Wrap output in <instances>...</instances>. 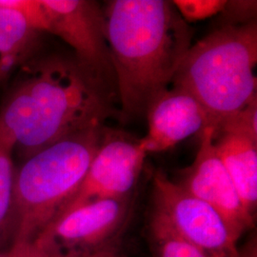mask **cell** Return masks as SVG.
<instances>
[{
	"mask_svg": "<svg viewBox=\"0 0 257 257\" xmlns=\"http://www.w3.org/2000/svg\"><path fill=\"white\" fill-rule=\"evenodd\" d=\"M0 106V141L23 160L56 142L104 126L113 95L74 58L34 56L11 78Z\"/></svg>",
	"mask_w": 257,
	"mask_h": 257,
	"instance_id": "1",
	"label": "cell"
},
{
	"mask_svg": "<svg viewBox=\"0 0 257 257\" xmlns=\"http://www.w3.org/2000/svg\"><path fill=\"white\" fill-rule=\"evenodd\" d=\"M103 12L121 112L145 115L172 85L193 30L166 0H113Z\"/></svg>",
	"mask_w": 257,
	"mask_h": 257,
	"instance_id": "2",
	"label": "cell"
},
{
	"mask_svg": "<svg viewBox=\"0 0 257 257\" xmlns=\"http://www.w3.org/2000/svg\"><path fill=\"white\" fill-rule=\"evenodd\" d=\"M256 21L225 24L193 44L172 86L201 104L214 135L221 125L256 100Z\"/></svg>",
	"mask_w": 257,
	"mask_h": 257,
	"instance_id": "3",
	"label": "cell"
},
{
	"mask_svg": "<svg viewBox=\"0 0 257 257\" xmlns=\"http://www.w3.org/2000/svg\"><path fill=\"white\" fill-rule=\"evenodd\" d=\"M104 128L94 127L62 139L16 169L14 250L26 254L39 234L60 215L82 183Z\"/></svg>",
	"mask_w": 257,
	"mask_h": 257,
	"instance_id": "4",
	"label": "cell"
},
{
	"mask_svg": "<svg viewBox=\"0 0 257 257\" xmlns=\"http://www.w3.org/2000/svg\"><path fill=\"white\" fill-rule=\"evenodd\" d=\"M132 211V196L86 204L52 222L29 247L28 257L116 254Z\"/></svg>",
	"mask_w": 257,
	"mask_h": 257,
	"instance_id": "5",
	"label": "cell"
},
{
	"mask_svg": "<svg viewBox=\"0 0 257 257\" xmlns=\"http://www.w3.org/2000/svg\"><path fill=\"white\" fill-rule=\"evenodd\" d=\"M49 31L74 50L78 64L113 96L115 78L107 40L104 12L96 1L41 0Z\"/></svg>",
	"mask_w": 257,
	"mask_h": 257,
	"instance_id": "6",
	"label": "cell"
},
{
	"mask_svg": "<svg viewBox=\"0 0 257 257\" xmlns=\"http://www.w3.org/2000/svg\"><path fill=\"white\" fill-rule=\"evenodd\" d=\"M152 211L206 256L240 257L237 240L220 215L162 172L153 178Z\"/></svg>",
	"mask_w": 257,
	"mask_h": 257,
	"instance_id": "7",
	"label": "cell"
},
{
	"mask_svg": "<svg viewBox=\"0 0 257 257\" xmlns=\"http://www.w3.org/2000/svg\"><path fill=\"white\" fill-rule=\"evenodd\" d=\"M146 156L140 139L104 128L82 183L58 217L89 203L131 197Z\"/></svg>",
	"mask_w": 257,
	"mask_h": 257,
	"instance_id": "8",
	"label": "cell"
},
{
	"mask_svg": "<svg viewBox=\"0 0 257 257\" xmlns=\"http://www.w3.org/2000/svg\"><path fill=\"white\" fill-rule=\"evenodd\" d=\"M214 137L211 127L203 130L195 158L192 165L182 172L178 184L216 211L238 241L253 226V217L244 209L230 175L215 151Z\"/></svg>",
	"mask_w": 257,
	"mask_h": 257,
	"instance_id": "9",
	"label": "cell"
},
{
	"mask_svg": "<svg viewBox=\"0 0 257 257\" xmlns=\"http://www.w3.org/2000/svg\"><path fill=\"white\" fill-rule=\"evenodd\" d=\"M147 135L140 139L146 153H159L209 127L201 104L191 93L173 87L160 93L145 113Z\"/></svg>",
	"mask_w": 257,
	"mask_h": 257,
	"instance_id": "10",
	"label": "cell"
},
{
	"mask_svg": "<svg viewBox=\"0 0 257 257\" xmlns=\"http://www.w3.org/2000/svg\"><path fill=\"white\" fill-rule=\"evenodd\" d=\"M214 148L244 209L253 217L257 202V140L234 132L214 137Z\"/></svg>",
	"mask_w": 257,
	"mask_h": 257,
	"instance_id": "11",
	"label": "cell"
},
{
	"mask_svg": "<svg viewBox=\"0 0 257 257\" xmlns=\"http://www.w3.org/2000/svg\"><path fill=\"white\" fill-rule=\"evenodd\" d=\"M39 35L17 12L0 7V86L38 55Z\"/></svg>",
	"mask_w": 257,
	"mask_h": 257,
	"instance_id": "12",
	"label": "cell"
},
{
	"mask_svg": "<svg viewBox=\"0 0 257 257\" xmlns=\"http://www.w3.org/2000/svg\"><path fill=\"white\" fill-rule=\"evenodd\" d=\"M14 149L0 141V254L14 250L16 223L14 216Z\"/></svg>",
	"mask_w": 257,
	"mask_h": 257,
	"instance_id": "13",
	"label": "cell"
},
{
	"mask_svg": "<svg viewBox=\"0 0 257 257\" xmlns=\"http://www.w3.org/2000/svg\"><path fill=\"white\" fill-rule=\"evenodd\" d=\"M150 232L157 257H207L154 211L151 215Z\"/></svg>",
	"mask_w": 257,
	"mask_h": 257,
	"instance_id": "14",
	"label": "cell"
},
{
	"mask_svg": "<svg viewBox=\"0 0 257 257\" xmlns=\"http://www.w3.org/2000/svg\"><path fill=\"white\" fill-rule=\"evenodd\" d=\"M0 7L17 12L37 32L48 33L49 21L41 0H0Z\"/></svg>",
	"mask_w": 257,
	"mask_h": 257,
	"instance_id": "15",
	"label": "cell"
},
{
	"mask_svg": "<svg viewBox=\"0 0 257 257\" xmlns=\"http://www.w3.org/2000/svg\"><path fill=\"white\" fill-rule=\"evenodd\" d=\"M172 2L187 23L209 19L223 13L227 4L225 0H175Z\"/></svg>",
	"mask_w": 257,
	"mask_h": 257,
	"instance_id": "16",
	"label": "cell"
},
{
	"mask_svg": "<svg viewBox=\"0 0 257 257\" xmlns=\"http://www.w3.org/2000/svg\"><path fill=\"white\" fill-rule=\"evenodd\" d=\"M221 132L239 133L257 140V100L226 120L215 135Z\"/></svg>",
	"mask_w": 257,
	"mask_h": 257,
	"instance_id": "17",
	"label": "cell"
},
{
	"mask_svg": "<svg viewBox=\"0 0 257 257\" xmlns=\"http://www.w3.org/2000/svg\"><path fill=\"white\" fill-rule=\"evenodd\" d=\"M256 2L254 1H227L226 7L223 12L228 13L230 19H237V24H240L239 19H246L247 22H250L248 19L253 21V16H255Z\"/></svg>",
	"mask_w": 257,
	"mask_h": 257,
	"instance_id": "18",
	"label": "cell"
},
{
	"mask_svg": "<svg viewBox=\"0 0 257 257\" xmlns=\"http://www.w3.org/2000/svg\"><path fill=\"white\" fill-rule=\"evenodd\" d=\"M240 257H257L256 240L255 238L249 240L248 244L239 250Z\"/></svg>",
	"mask_w": 257,
	"mask_h": 257,
	"instance_id": "19",
	"label": "cell"
},
{
	"mask_svg": "<svg viewBox=\"0 0 257 257\" xmlns=\"http://www.w3.org/2000/svg\"><path fill=\"white\" fill-rule=\"evenodd\" d=\"M0 257H28L24 252H21V251H16V250H13L11 252L8 253H3V254H0Z\"/></svg>",
	"mask_w": 257,
	"mask_h": 257,
	"instance_id": "20",
	"label": "cell"
},
{
	"mask_svg": "<svg viewBox=\"0 0 257 257\" xmlns=\"http://www.w3.org/2000/svg\"><path fill=\"white\" fill-rule=\"evenodd\" d=\"M103 257H116V254H112V255H107V256Z\"/></svg>",
	"mask_w": 257,
	"mask_h": 257,
	"instance_id": "21",
	"label": "cell"
}]
</instances>
